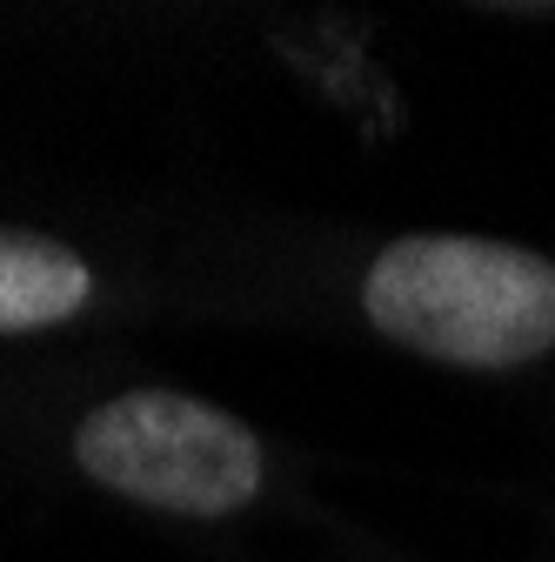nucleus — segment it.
Here are the masks:
<instances>
[{"instance_id": "nucleus-1", "label": "nucleus", "mask_w": 555, "mask_h": 562, "mask_svg": "<svg viewBox=\"0 0 555 562\" xmlns=\"http://www.w3.org/2000/svg\"><path fill=\"white\" fill-rule=\"evenodd\" d=\"M369 322L462 369H516L555 348V268L482 235H408L369 268Z\"/></svg>"}, {"instance_id": "nucleus-2", "label": "nucleus", "mask_w": 555, "mask_h": 562, "mask_svg": "<svg viewBox=\"0 0 555 562\" xmlns=\"http://www.w3.org/2000/svg\"><path fill=\"white\" fill-rule=\"evenodd\" d=\"M75 456L94 482L174 516H228L261 488V442L235 415L174 389H134L101 402Z\"/></svg>"}, {"instance_id": "nucleus-3", "label": "nucleus", "mask_w": 555, "mask_h": 562, "mask_svg": "<svg viewBox=\"0 0 555 562\" xmlns=\"http://www.w3.org/2000/svg\"><path fill=\"white\" fill-rule=\"evenodd\" d=\"M88 261L47 235L0 228V328H54L88 302Z\"/></svg>"}]
</instances>
